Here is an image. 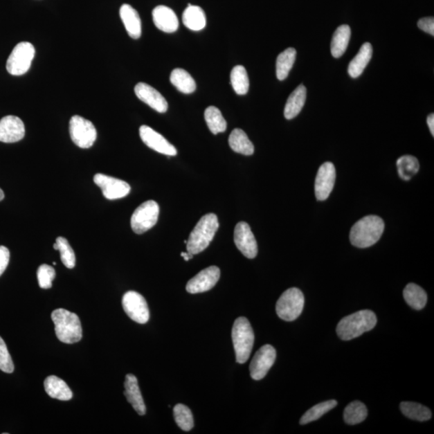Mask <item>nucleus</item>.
<instances>
[{"label": "nucleus", "mask_w": 434, "mask_h": 434, "mask_svg": "<svg viewBox=\"0 0 434 434\" xmlns=\"http://www.w3.org/2000/svg\"><path fill=\"white\" fill-rule=\"evenodd\" d=\"M385 230V222L377 216L364 217L351 229L350 241L354 246L364 248L380 240Z\"/></svg>", "instance_id": "f257e3e1"}, {"label": "nucleus", "mask_w": 434, "mask_h": 434, "mask_svg": "<svg viewBox=\"0 0 434 434\" xmlns=\"http://www.w3.org/2000/svg\"><path fill=\"white\" fill-rule=\"evenodd\" d=\"M377 323L376 314L372 311H357L341 319L336 328L337 335L343 341H351L372 330Z\"/></svg>", "instance_id": "f03ea898"}, {"label": "nucleus", "mask_w": 434, "mask_h": 434, "mask_svg": "<svg viewBox=\"0 0 434 434\" xmlns=\"http://www.w3.org/2000/svg\"><path fill=\"white\" fill-rule=\"evenodd\" d=\"M52 320L55 325V332L60 341L68 344L81 341L82 323L76 314L66 309H57L52 313Z\"/></svg>", "instance_id": "7ed1b4c3"}, {"label": "nucleus", "mask_w": 434, "mask_h": 434, "mask_svg": "<svg viewBox=\"0 0 434 434\" xmlns=\"http://www.w3.org/2000/svg\"><path fill=\"white\" fill-rule=\"evenodd\" d=\"M218 228V218L215 214L209 213L201 217L189 236L188 252L192 255L203 252L215 237Z\"/></svg>", "instance_id": "20e7f679"}, {"label": "nucleus", "mask_w": 434, "mask_h": 434, "mask_svg": "<svg viewBox=\"0 0 434 434\" xmlns=\"http://www.w3.org/2000/svg\"><path fill=\"white\" fill-rule=\"evenodd\" d=\"M232 338L237 362L246 363L251 356L254 343L253 328L246 318L240 317L234 322Z\"/></svg>", "instance_id": "39448f33"}, {"label": "nucleus", "mask_w": 434, "mask_h": 434, "mask_svg": "<svg viewBox=\"0 0 434 434\" xmlns=\"http://www.w3.org/2000/svg\"><path fill=\"white\" fill-rule=\"evenodd\" d=\"M304 302L305 299L300 289H288L277 302L276 312L278 317L287 322L296 320L302 312Z\"/></svg>", "instance_id": "423d86ee"}, {"label": "nucleus", "mask_w": 434, "mask_h": 434, "mask_svg": "<svg viewBox=\"0 0 434 434\" xmlns=\"http://www.w3.org/2000/svg\"><path fill=\"white\" fill-rule=\"evenodd\" d=\"M35 53L36 50L31 43H19L8 59V72L13 76H21L26 73L31 67Z\"/></svg>", "instance_id": "0eeeda50"}, {"label": "nucleus", "mask_w": 434, "mask_h": 434, "mask_svg": "<svg viewBox=\"0 0 434 434\" xmlns=\"http://www.w3.org/2000/svg\"><path fill=\"white\" fill-rule=\"evenodd\" d=\"M69 134L72 141L82 149L91 148L98 136L94 125L87 119L78 116L71 118L69 122Z\"/></svg>", "instance_id": "6e6552de"}, {"label": "nucleus", "mask_w": 434, "mask_h": 434, "mask_svg": "<svg viewBox=\"0 0 434 434\" xmlns=\"http://www.w3.org/2000/svg\"><path fill=\"white\" fill-rule=\"evenodd\" d=\"M159 215V206L156 201L144 202L133 213L131 219L132 230L137 234L147 232L156 226Z\"/></svg>", "instance_id": "1a4fd4ad"}, {"label": "nucleus", "mask_w": 434, "mask_h": 434, "mask_svg": "<svg viewBox=\"0 0 434 434\" xmlns=\"http://www.w3.org/2000/svg\"><path fill=\"white\" fill-rule=\"evenodd\" d=\"M124 311L133 321L147 323L150 318L149 308L146 299L136 291H128L123 298Z\"/></svg>", "instance_id": "9d476101"}, {"label": "nucleus", "mask_w": 434, "mask_h": 434, "mask_svg": "<svg viewBox=\"0 0 434 434\" xmlns=\"http://www.w3.org/2000/svg\"><path fill=\"white\" fill-rule=\"evenodd\" d=\"M276 360V350L271 345L262 347L253 356L249 366L251 376L255 381L262 380Z\"/></svg>", "instance_id": "9b49d317"}, {"label": "nucleus", "mask_w": 434, "mask_h": 434, "mask_svg": "<svg viewBox=\"0 0 434 434\" xmlns=\"http://www.w3.org/2000/svg\"><path fill=\"white\" fill-rule=\"evenodd\" d=\"M336 178V168L331 162L322 164L319 168L316 183H314V193L319 201H326L330 196Z\"/></svg>", "instance_id": "f8f14e48"}, {"label": "nucleus", "mask_w": 434, "mask_h": 434, "mask_svg": "<svg viewBox=\"0 0 434 434\" xmlns=\"http://www.w3.org/2000/svg\"><path fill=\"white\" fill-rule=\"evenodd\" d=\"M93 181L102 189L105 198L114 201L127 197L131 192V186L127 182L116 178L106 176L103 174H97L93 177Z\"/></svg>", "instance_id": "ddd939ff"}, {"label": "nucleus", "mask_w": 434, "mask_h": 434, "mask_svg": "<svg viewBox=\"0 0 434 434\" xmlns=\"http://www.w3.org/2000/svg\"><path fill=\"white\" fill-rule=\"evenodd\" d=\"M234 242L244 257L249 259L257 255V243L251 227L246 222H239L234 230Z\"/></svg>", "instance_id": "4468645a"}, {"label": "nucleus", "mask_w": 434, "mask_h": 434, "mask_svg": "<svg viewBox=\"0 0 434 434\" xmlns=\"http://www.w3.org/2000/svg\"><path fill=\"white\" fill-rule=\"evenodd\" d=\"M221 271L217 266L203 269L187 284L186 289L190 293H199L210 291L219 281Z\"/></svg>", "instance_id": "2eb2a0df"}, {"label": "nucleus", "mask_w": 434, "mask_h": 434, "mask_svg": "<svg viewBox=\"0 0 434 434\" xmlns=\"http://www.w3.org/2000/svg\"><path fill=\"white\" fill-rule=\"evenodd\" d=\"M139 136L143 142L154 151L166 154L168 156H176L177 150L161 134L154 131L148 126H142L139 128Z\"/></svg>", "instance_id": "dca6fc26"}, {"label": "nucleus", "mask_w": 434, "mask_h": 434, "mask_svg": "<svg viewBox=\"0 0 434 434\" xmlns=\"http://www.w3.org/2000/svg\"><path fill=\"white\" fill-rule=\"evenodd\" d=\"M24 136V124L21 118L9 116L0 120V142L17 143L22 141Z\"/></svg>", "instance_id": "f3484780"}, {"label": "nucleus", "mask_w": 434, "mask_h": 434, "mask_svg": "<svg viewBox=\"0 0 434 434\" xmlns=\"http://www.w3.org/2000/svg\"><path fill=\"white\" fill-rule=\"evenodd\" d=\"M134 92L139 100L154 111L162 114L167 112L168 108L167 100L156 89L146 83L141 82L134 87Z\"/></svg>", "instance_id": "a211bd4d"}, {"label": "nucleus", "mask_w": 434, "mask_h": 434, "mask_svg": "<svg viewBox=\"0 0 434 434\" xmlns=\"http://www.w3.org/2000/svg\"><path fill=\"white\" fill-rule=\"evenodd\" d=\"M152 17L154 25L161 31L172 33L177 31L179 21L173 10L166 6H158L153 10Z\"/></svg>", "instance_id": "6ab92c4d"}, {"label": "nucleus", "mask_w": 434, "mask_h": 434, "mask_svg": "<svg viewBox=\"0 0 434 434\" xmlns=\"http://www.w3.org/2000/svg\"><path fill=\"white\" fill-rule=\"evenodd\" d=\"M124 394L128 402L131 404L138 415H145L146 414V406H145L136 377L134 376L133 374H127L126 381L124 383Z\"/></svg>", "instance_id": "aec40b11"}, {"label": "nucleus", "mask_w": 434, "mask_h": 434, "mask_svg": "<svg viewBox=\"0 0 434 434\" xmlns=\"http://www.w3.org/2000/svg\"><path fill=\"white\" fill-rule=\"evenodd\" d=\"M120 17L129 36L133 39L141 38L142 35L141 19L136 10L131 5L123 4L120 8Z\"/></svg>", "instance_id": "412c9836"}, {"label": "nucleus", "mask_w": 434, "mask_h": 434, "mask_svg": "<svg viewBox=\"0 0 434 434\" xmlns=\"http://www.w3.org/2000/svg\"><path fill=\"white\" fill-rule=\"evenodd\" d=\"M44 385L50 397L60 401H69L73 397V392L67 383L56 376L47 377Z\"/></svg>", "instance_id": "4be33fe9"}, {"label": "nucleus", "mask_w": 434, "mask_h": 434, "mask_svg": "<svg viewBox=\"0 0 434 434\" xmlns=\"http://www.w3.org/2000/svg\"><path fill=\"white\" fill-rule=\"evenodd\" d=\"M307 99V89L303 84H300L297 87L288 98L285 109H284V116L291 120L293 118L298 116L301 112L304 105H305Z\"/></svg>", "instance_id": "5701e85b"}, {"label": "nucleus", "mask_w": 434, "mask_h": 434, "mask_svg": "<svg viewBox=\"0 0 434 434\" xmlns=\"http://www.w3.org/2000/svg\"><path fill=\"white\" fill-rule=\"evenodd\" d=\"M372 57V46L370 43H364L355 58L349 64L348 73L352 78L360 77Z\"/></svg>", "instance_id": "b1692460"}, {"label": "nucleus", "mask_w": 434, "mask_h": 434, "mask_svg": "<svg viewBox=\"0 0 434 434\" xmlns=\"http://www.w3.org/2000/svg\"><path fill=\"white\" fill-rule=\"evenodd\" d=\"M183 23L192 31H201L206 26V16L201 7L189 4L183 14Z\"/></svg>", "instance_id": "393cba45"}, {"label": "nucleus", "mask_w": 434, "mask_h": 434, "mask_svg": "<svg viewBox=\"0 0 434 434\" xmlns=\"http://www.w3.org/2000/svg\"><path fill=\"white\" fill-rule=\"evenodd\" d=\"M350 37L351 28L348 25H341L336 29L331 44V51L334 57H341L346 52Z\"/></svg>", "instance_id": "a878e982"}, {"label": "nucleus", "mask_w": 434, "mask_h": 434, "mask_svg": "<svg viewBox=\"0 0 434 434\" xmlns=\"http://www.w3.org/2000/svg\"><path fill=\"white\" fill-rule=\"evenodd\" d=\"M228 143L233 152L244 156H252L254 152L253 144L241 129H233L229 136Z\"/></svg>", "instance_id": "bb28decb"}, {"label": "nucleus", "mask_w": 434, "mask_h": 434, "mask_svg": "<svg viewBox=\"0 0 434 434\" xmlns=\"http://www.w3.org/2000/svg\"><path fill=\"white\" fill-rule=\"evenodd\" d=\"M170 81L183 93H192L197 89V84L193 78L183 69H174L170 77Z\"/></svg>", "instance_id": "cd10ccee"}, {"label": "nucleus", "mask_w": 434, "mask_h": 434, "mask_svg": "<svg viewBox=\"0 0 434 434\" xmlns=\"http://www.w3.org/2000/svg\"><path fill=\"white\" fill-rule=\"evenodd\" d=\"M406 302L415 310H422L426 307L427 294L425 291L416 284H408L403 292Z\"/></svg>", "instance_id": "c85d7f7f"}, {"label": "nucleus", "mask_w": 434, "mask_h": 434, "mask_svg": "<svg viewBox=\"0 0 434 434\" xmlns=\"http://www.w3.org/2000/svg\"><path fill=\"white\" fill-rule=\"evenodd\" d=\"M296 50L288 48L285 51L278 55L276 62V73L279 81L285 80L291 71L296 59Z\"/></svg>", "instance_id": "c756f323"}, {"label": "nucleus", "mask_w": 434, "mask_h": 434, "mask_svg": "<svg viewBox=\"0 0 434 434\" xmlns=\"http://www.w3.org/2000/svg\"><path fill=\"white\" fill-rule=\"evenodd\" d=\"M401 410L404 415L412 420L417 422H426L430 420L432 413L426 406L415 402L401 403Z\"/></svg>", "instance_id": "7c9ffc66"}, {"label": "nucleus", "mask_w": 434, "mask_h": 434, "mask_svg": "<svg viewBox=\"0 0 434 434\" xmlns=\"http://www.w3.org/2000/svg\"><path fill=\"white\" fill-rule=\"evenodd\" d=\"M368 416V410L363 403L353 401L345 408L343 413L344 421L347 425H357L361 423Z\"/></svg>", "instance_id": "2f4dec72"}, {"label": "nucleus", "mask_w": 434, "mask_h": 434, "mask_svg": "<svg viewBox=\"0 0 434 434\" xmlns=\"http://www.w3.org/2000/svg\"><path fill=\"white\" fill-rule=\"evenodd\" d=\"M204 118L210 132L214 134L226 131L227 123L219 109L215 107H209L204 112Z\"/></svg>", "instance_id": "473e14b6"}, {"label": "nucleus", "mask_w": 434, "mask_h": 434, "mask_svg": "<svg viewBox=\"0 0 434 434\" xmlns=\"http://www.w3.org/2000/svg\"><path fill=\"white\" fill-rule=\"evenodd\" d=\"M398 174L404 181H410L418 172V159L412 156H404L397 161Z\"/></svg>", "instance_id": "72a5a7b5"}, {"label": "nucleus", "mask_w": 434, "mask_h": 434, "mask_svg": "<svg viewBox=\"0 0 434 434\" xmlns=\"http://www.w3.org/2000/svg\"><path fill=\"white\" fill-rule=\"evenodd\" d=\"M232 87L238 96H244L248 91L249 80L246 68L237 66L231 72Z\"/></svg>", "instance_id": "f704fd0d"}, {"label": "nucleus", "mask_w": 434, "mask_h": 434, "mask_svg": "<svg viewBox=\"0 0 434 434\" xmlns=\"http://www.w3.org/2000/svg\"><path fill=\"white\" fill-rule=\"evenodd\" d=\"M336 406L337 401L335 400L318 404L304 414L300 420L301 425H307L308 423L318 420L324 414L332 410Z\"/></svg>", "instance_id": "c9c22d12"}, {"label": "nucleus", "mask_w": 434, "mask_h": 434, "mask_svg": "<svg viewBox=\"0 0 434 434\" xmlns=\"http://www.w3.org/2000/svg\"><path fill=\"white\" fill-rule=\"evenodd\" d=\"M53 248L61 253L62 262L64 266L68 269L75 267V265H76V257H75L74 251L66 238L63 237H57L56 243L53 244Z\"/></svg>", "instance_id": "e433bc0d"}, {"label": "nucleus", "mask_w": 434, "mask_h": 434, "mask_svg": "<svg viewBox=\"0 0 434 434\" xmlns=\"http://www.w3.org/2000/svg\"><path fill=\"white\" fill-rule=\"evenodd\" d=\"M174 420L183 431H190L194 426L192 413L186 406L179 404L174 408Z\"/></svg>", "instance_id": "4c0bfd02"}, {"label": "nucleus", "mask_w": 434, "mask_h": 434, "mask_svg": "<svg viewBox=\"0 0 434 434\" xmlns=\"http://www.w3.org/2000/svg\"><path fill=\"white\" fill-rule=\"evenodd\" d=\"M55 277H56V272L52 266L44 264L39 267L37 278L39 287L42 289L51 288Z\"/></svg>", "instance_id": "58836bf2"}, {"label": "nucleus", "mask_w": 434, "mask_h": 434, "mask_svg": "<svg viewBox=\"0 0 434 434\" xmlns=\"http://www.w3.org/2000/svg\"><path fill=\"white\" fill-rule=\"evenodd\" d=\"M0 370L6 373H12L14 363L11 355L8 350L6 343L0 337Z\"/></svg>", "instance_id": "ea45409f"}, {"label": "nucleus", "mask_w": 434, "mask_h": 434, "mask_svg": "<svg viewBox=\"0 0 434 434\" xmlns=\"http://www.w3.org/2000/svg\"><path fill=\"white\" fill-rule=\"evenodd\" d=\"M417 26L422 31L428 34L434 35V19L433 17L422 18L417 22Z\"/></svg>", "instance_id": "a19ab883"}, {"label": "nucleus", "mask_w": 434, "mask_h": 434, "mask_svg": "<svg viewBox=\"0 0 434 434\" xmlns=\"http://www.w3.org/2000/svg\"><path fill=\"white\" fill-rule=\"evenodd\" d=\"M10 261L9 249L5 246H0V276L6 271Z\"/></svg>", "instance_id": "79ce46f5"}, {"label": "nucleus", "mask_w": 434, "mask_h": 434, "mask_svg": "<svg viewBox=\"0 0 434 434\" xmlns=\"http://www.w3.org/2000/svg\"><path fill=\"white\" fill-rule=\"evenodd\" d=\"M427 124L428 128H430V131L432 134V136H434V114H431L430 116L427 118Z\"/></svg>", "instance_id": "37998d69"}, {"label": "nucleus", "mask_w": 434, "mask_h": 434, "mask_svg": "<svg viewBox=\"0 0 434 434\" xmlns=\"http://www.w3.org/2000/svg\"><path fill=\"white\" fill-rule=\"evenodd\" d=\"M181 256L183 257L184 260L189 261L190 259H192L193 255L191 253H181Z\"/></svg>", "instance_id": "c03bdc74"}, {"label": "nucleus", "mask_w": 434, "mask_h": 434, "mask_svg": "<svg viewBox=\"0 0 434 434\" xmlns=\"http://www.w3.org/2000/svg\"><path fill=\"white\" fill-rule=\"evenodd\" d=\"M4 199V193L1 188H0V201H2Z\"/></svg>", "instance_id": "a18cd8bd"}]
</instances>
